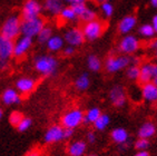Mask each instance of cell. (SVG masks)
<instances>
[{
    "instance_id": "6da1fadb",
    "label": "cell",
    "mask_w": 157,
    "mask_h": 156,
    "mask_svg": "<svg viewBox=\"0 0 157 156\" xmlns=\"http://www.w3.org/2000/svg\"><path fill=\"white\" fill-rule=\"evenodd\" d=\"M35 69L44 76H50L56 72L58 67L57 59L49 55H41L35 58Z\"/></svg>"
},
{
    "instance_id": "7a4b0ae2",
    "label": "cell",
    "mask_w": 157,
    "mask_h": 156,
    "mask_svg": "<svg viewBox=\"0 0 157 156\" xmlns=\"http://www.w3.org/2000/svg\"><path fill=\"white\" fill-rule=\"evenodd\" d=\"M21 33V20L18 16H10L0 28V36L16 39Z\"/></svg>"
},
{
    "instance_id": "3957f363",
    "label": "cell",
    "mask_w": 157,
    "mask_h": 156,
    "mask_svg": "<svg viewBox=\"0 0 157 156\" xmlns=\"http://www.w3.org/2000/svg\"><path fill=\"white\" fill-rule=\"evenodd\" d=\"M45 27V20L40 17L35 19L21 21V35L25 37L33 38L39 35V33Z\"/></svg>"
},
{
    "instance_id": "277c9868",
    "label": "cell",
    "mask_w": 157,
    "mask_h": 156,
    "mask_svg": "<svg viewBox=\"0 0 157 156\" xmlns=\"http://www.w3.org/2000/svg\"><path fill=\"white\" fill-rule=\"evenodd\" d=\"M84 116L85 114L82 109H78V108L70 109L67 113H65L61 117V126L63 128L75 129L80 124L84 123Z\"/></svg>"
},
{
    "instance_id": "5b68a950",
    "label": "cell",
    "mask_w": 157,
    "mask_h": 156,
    "mask_svg": "<svg viewBox=\"0 0 157 156\" xmlns=\"http://www.w3.org/2000/svg\"><path fill=\"white\" fill-rule=\"evenodd\" d=\"M106 29V25L104 24L103 21L100 20H95L86 22L82 27V33H84L85 39L88 40H95V39L99 38L103 33Z\"/></svg>"
},
{
    "instance_id": "8992f818",
    "label": "cell",
    "mask_w": 157,
    "mask_h": 156,
    "mask_svg": "<svg viewBox=\"0 0 157 156\" xmlns=\"http://www.w3.org/2000/svg\"><path fill=\"white\" fill-rule=\"evenodd\" d=\"M130 58L128 56H112L106 60V70L108 72H117L129 66Z\"/></svg>"
},
{
    "instance_id": "52a82bcc",
    "label": "cell",
    "mask_w": 157,
    "mask_h": 156,
    "mask_svg": "<svg viewBox=\"0 0 157 156\" xmlns=\"http://www.w3.org/2000/svg\"><path fill=\"white\" fill-rule=\"evenodd\" d=\"M42 6L37 0H26L22 7V18L24 20L35 19L40 17Z\"/></svg>"
},
{
    "instance_id": "ba28073f",
    "label": "cell",
    "mask_w": 157,
    "mask_h": 156,
    "mask_svg": "<svg viewBox=\"0 0 157 156\" xmlns=\"http://www.w3.org/2000/svg\"><path fill=\"white\" fill-rule=\"evenodd\" d=\"M139 46L140 44L137 37L133 35H126L119 42V50L124 55H132L138 50Z\"/></svg>"
},
{
    "instance_id": "9c48e42d",
    "label": "cell",
    "mask_w": 157,
    "mask_h": 156,
    "mask_svg": "<svg viewBox=\"0 0 157 156\" xmlns=\"http://www.w3.org/2000/svg\"><path fill=\"white\" fill-rule=\"evenodd\" d=\"M63 40H65V42L68 44V46L78 47L85 40L82 30L78 29V28H70V29L66 30L63 33Z\"/></svg>"
},
{
    "instance_id": "30bf717a",
    "label": "cell",
    "mask_w": 157,
    "mask_h": 156,
    "mask_svg": "<svg viewBox=\"0 0 157 156\" xmlns=\"http://www.w3.org/2000/svg\"><path fill=\"white\" fill-rule=\"evenodd\" d=\"M33 46V38L29 37H20V38L15 42L13 47V57L16 58H22L25 55L27 54L29 49Z\"/></svg>"
},
{
    "instance_id": "8fae6325",
    "label": "cell",
    "mask_w": 157,
    "mask_h": 156,
    "mask_svg": "<svg viewBox=\"0 0 157 156\" xmlns=\"http://www.w3.org/2000/svg\"><path fill=\"white\" fill-rule=\"evenodd\" d=\"M63 139V127L61 125H52L45 133L44 141L47 144H54Z\"/></svg>"
},
{
    "instance_id": "7c38bea8",
    "label": "cell",
    "mask_w": 157,
    "mask_h": 156,
    "mask_svg": "<svg viewBox=\"0 0 157 156\" xmlns=\"http://www.w3.org/2000/svg\"><path fill=\"white\" fill-rule=\"evenodd\" d=\"M109 99L115 107L121 108L126 104V93L121 86H114L109 92Z\"/></svg>"
},
{
    "instance_id": "4fadbf2b",
    "label": "cell",
    "mask_w": 157,
    "mask_h": 156,
    "mask_svg": "<svg viewBox=\"0 0 157 156\" xmlns=\"http://www.w3.org/2000/svg\"><path fill=\"white\" fill-rule=\"evenodd\" d=\"M13 40L0 36V60L9 61L10 58L13 56Z\"/></svg>"
},
{
    "instance_id": "5bb4252c",
    "label": "cell",
    "mask_w": 157,
    "mask_h": 156,
    "mask_svg": "<svg viewBox=\"0 0 157 156\" xmlns=\"http://www.w3.org/2000/svg\"><path fill=\"white\" fill-rule=\"evenodd\" d=\"M16 87H17L18 93L22 94V95H27L35 89L36 80L30 77H21L16 83Z\"/></svg>"
},
{
    "instance_id": "9a60e30c",
    "label": "cell",
    "mask_w": 157,
    "mask_h": 156,
    "mask_svg": "<svg viewBox=\"0 0 157 156\" xmlns=\"http://www.w3.org/2000/svg\"><path fill=\"white\" fill-rule=\"evenodd\" d=\"M140 93H142L143 99L146 100V102H149V103L157 102V86L153 81L143 85Z\"/></svg>"
},
{
    "instance_id": "2e32d148",
    "label": "cell",
    "mask_w": 157,
    "mask_h": 156,
    "mask_svg": "<svg viewBox=\"0 0 157 156\" xmlns=\"http://www.w3.org/2000/svg\"><path fill=\"white\" fill-rule=\"evenodd\" d=\"M1 102L7 106L16 105L21 102V97L19 93L13 88H8L1 95Z\"/></svg>"
},
{
    "instance_id": "e0dca14e",
    "label": "cell",
    "mask_w": 157,
    "mask_h": 156,
    "mask_svg": "<svg viewBox=\"0 0 157 156\" xmlns=\"http://www.w3.org/2000/svg\"><path fill=\"white\" fill-rule=\"evenodd\" d=\"M87 150V144L84 141H75L70 143L68 146V155L69 156H84Z\"/></svg>"
},
{
    "instance_id": "ac0fdd59",
    "label": "cell",
    "mask_w": 157,
    "mask_h": 156,
    "mask_svg": "<svg viewBox=\"0 0 157 156\" xmlns=\"http://www.w3.org/2000/svg\"><path fill=\"white\" fill-rule=\"evenodd\" d=\"M136 17L135 16H126L125 18H123L118 25V29L121 31V33H128L135 28L136 26Z\"/></svg>"
},
{
    "instance_id": "d6986e66",
    "label": "cell",
    "mask_w": 157,
    "mask_h": 156,
    "mask_svg": "<svg viewBox=\"0 0 157 156\" xmlns=\"http://www.w3.org/2000/svg\"><path fill=\"white\" fill-rule=\"evenodd\" d=\"M112 139L113 142H115L116 144H125L127 142H129V135H128V132H127L125 128H121V127H118L112 131Z\"/></svg>"
},
{
    "instance_id": "ffe728a7",
    "label": "cell",
    "mask_w": 157,
    "mask_h": 156,
    "mask_svg": "<svg viewBox=\"0 0 157 156\" xmlns=\"http://www.w3.org/2000/svg\"><path fill=\"white\" fill-rule=\"evenodd\" d=\"M153 80V72H151V64L146 63L140 66V72H139L138 81L139 84H147Z\"/></svg>"
},
{
    "instance_id": "44dd1931",
    "label": "cell",
    "mask_w": 157,
    "mask_h": 156,
    "mask_svg": "<svg viewBox=\"0 0 157 156\" xmlns=\"http://www.w3.org/2000/svg\"><path fill=\"white\" fill-rule=\"evenodd\" d=\"M156 133V127L151 122H146L139 127L138 129V138H145V139H149L151 137L155 135Z\"/></svg>"
},
{
    "instance_id": "7402d4cb",
    "label": "cell",
    "mask_w": 157,
    "mask_h": 156,
    "mask_svg": "<svg viewBox=\"0 0 157 156\" xmlns=\"http://www.w3.org/2000/svg\"><path fill=\"white\" fill-rule=\"evenodd\" d=\"M63 0H45V9L52 15H59L63 10Z\"/></svg>"
},
{
    "instance_id": "603a6c76",
    "label": "cell",
    "mask_w": 157,
    "mask_h": 156,
    "mask_svg": "<svg viewBox=\"0 0 157 156\" xmlns=\"http://www.w3.org/2000/svg\"><path fill=\"white\" fill-rule=\"evenodd\" d=\"M63 44H65V40H63V37L58 36V35H52V37L49 39L46 46L47 48L49 49L50 51H59L63 48Z\"/></svg>"
},
{
    "instance_id": "cb8c5ba5",
    "label": "cell",
    "mask_w": 157,
    "mask_h": 156,
    "mask_svg": "<svg viewBox=\"0 0 157 156\" xmlns=\"http://www.w3.org/2000/svg\"><path fill=\"white\" fill-rule=\"evenodd\" d=\"M101 115V111L98 107H93L86 111L84 116V123L85 124H94L97 120V118Z\"/></svg>"
},
{
    "instance_id": "d4e9b609",
    "label": "cell",
    "mask_w": 157,
    "mask_h": 156,
    "mask_svg": "<svg viewBox=\"0 0 157 156\" xmlns=\"http://www.w3.org/2000/svg\"><path fill=\"white\" fill-rule=\"evenodd\" d=\"M89 85H90V79H89L87 72H84L76 78L75 87L78 90H86L89 87Z\"/></svg>"
},
{
    "instance_id": "484cf974",
    "label": "cell",
    "mask_w": 157,
    "mask_h": 156,
    "mask_svg": "<svg viewBox=\"0 0 157 156\" xmlns=\"http://www.w3.org/2000/svg\"><path fill=\"white\" fill-rule=\"evenodd\" d=\"M87 66L91 72H98L101 68V61L96 55H90L87 58Z\"/></svg>"
},
{
    "instance_id": "4316f807",
    "label": "cell",
    "mask_w": 157,
    "mask_h": 156,
    "mask_svg": "<svg viewBox=\"0 0 157 156\" xmlns=\"http://www.w3.org/2000/svg\"><path fill=\"white\" fill-rule=\"evenodd\" d=\"M110 123V118L107 114H101L94 123V127L97 131H104Z\"/></svg>"
},
{
    "instance_id": "83f0119b",
    "label": "cell",
    "mask_w": 157,
    "mask_h": 156,
    "mask_svg": "<svg viewBox=\"0 0 157 156\" xmlns=\"http://www.w3.org/2000/svg\"><path fill=\"white\" fill-rule=\"evenodd\" d=\"M52 37V29L48 26H45L44 29L39 33V35L37 36V39H38V42L40 44H47L49 39Z\"/></svg>"
},
{
    "instance_id": "f1b7e54d",
    "label": "cell",
    "mask_w": 157,
    "mask_h": 156,
    "mask_svg": "<svg viewBox=\"0 0 157 156\" xmlns=\"http://www.w3.org/2000/svg\"><path fill=\"white\" fill-rule=\"evenodd\" d=\"M59 17L60 19L65 21H73L77 18V16H76L75 11L73 10L71 7H66V8H63V10L60 11L59 14Z\"/></svg>"
},
{
    "instance_id": "f546056e",
    "label": "cell",
    "mask_w": 157,
    "mask_h": 156,
    "mask_svg": "<svg viewBox=\"0 0 157 156\" xmlns=\"http://www.w3.org/2000/svg\"><path fill=\"white\" fill-rule=\"evenodd\" d=\"M139 33L142 35L143 37H146V38H151L155 35V30L153 28L151 24H145L143 25L142 27L139 28Z\"/></svg>"
},
{
    "instance_id": "4dcf8cb0",
    "label": "cell",
    "mask_w": 157,
    "mask_h": 156,
    "mask_svg": "<svg viewBox=\"0 0 157 156\" xmlns=\"http://www.w3.org/2000/svg\"><path fill=\"white\" fill-rule=\"evenodd\" d=\"M139 72H140V67L138 65H132V66H129L127 68L126 75L129 79L135 80V79H138Z\"/></svg>"
},
{
    "instance_id": "1f68e13d",
    "label": "cell",
    "mask_w": 157,
    "mask_h": 156,
    "mask_svg": "<svg viewBox=\"0 0 157 156\" xmlns=\"http://www.w3.org/2000/svg\"><path fill=\"white\" fill-rule=\"evenodd\" d=\"M79 18L82 19L85 24H86V22H89V21H93V20H95V19H96V12L91 9V8H88V7H87V8H86V10L82 12V15L80 16Z\"/></svg>"
},
{
    "instance_id": "d6a6232c",
    "label": "cell",
    "mask_w": 157,
    "mask_h": 156,
    "mask_svg": "<svg viewBox=\"0 0 157 156\" xmlns=\"http://www.w3.org/2000/svg\"><path fill=\"white\" fill-rule=\"evenodd\" d=\"M24 115H22V113H20V111H12L11 114H10L9 116V123L11 124L12 126L17 127L19 125V123H20L21 120H22V118H24Z\"/></svg>"
},
{
    "instance_id": "836d02e7",
    "label": "cell",
    "mask_w": 157,
    "mask_h": 156,
    "mask_svg": "<svg viewBox=\"0 0 157 156\" xmlns=\"http://www.w3.org/2000/svg\"><path fill=\"white\" fill-rule=\"evenodd\" d=\"M31 125H33L31 118H29V117H24L22 120L19 123V125L17 126V129H18L19 132H26V131H28V129L30 128Z\"/></svg>"
},
{
    "instance_id": "e575fe53",
    "label": "cell",
    "mask_w": 157,
    "mask_h": 156,
    "mask_svg": "<svg viewBox=\"0 0 157 156\" xmlns=\"http://www.w3.org/2000/svg\"><path fill=\"white\" fill-rule=\"evenodd\" d=\"M101 11L105 17H110L114 12V7L109 1H104L101 2Z\"/></svg>"
},
{
    "instance_id": "d590c367",
    "label": "cell",
    "mask_w": 157,
    "mask_h": 156,
    "mask_svg": "<svg viewBox=\"0 0 157 156\" xmlns=\"http://www.w3.org/2000/svg\"><path fill=\"white\" fill-rule=\"evenodd\" d=\"M134 145L137 150H147V148L149 147V141L145 138H138Z\"/></svg>"
},
{
    "instance_id": "8d00e7d4",
    "label": "cell",
    "mask_w": 157,
    "mask_h": 156,
    "mask_svg": "<svg viewBox=\"0 0 157 156\" xmlns=\"http://www.w3.org/2000/svg\"><path fill=\"white\" fill-rule=\"evenodd\" d=\"M71 8H73V10L75 11L76 16L77 17H80V16L82 15V12L86 10V8H87V6L85 5V3H78V5H75V6H70Z\"/></svg>"
},
{
    "instance_id": "74e56055",
    "label": "cell",
    "mask_w": 157,
    "mask_h": 156,
    "mask_svg": "<svg viewBox=\"0 0 157 156\" xmlns=\"http://www.w3.org/2000/svg\"><path fill=\"white\" fill-rule=\"evenodd\" d=\"M74 135V129L63 128V139H69Z\"/></svg>"
},
{
    "instance_id": "f35d334b",
    "label": "cell",
    "mask_w": 157,
    "mask_h": 156,
    "mask_svg": "<svg viewBox=\"0 0 157 156\" xmlns=\"http://www.w3.org/2000/svg\"><path fill=\"white\" fill-rule=\"evenodd\" d=\"M75 53V47H71V46H67L66 48H63V55L65 56H71Z\"/></svg>"
},
{
    "instance_id": "ab89813d",
    "label": "cell",
    "mask_w": 157,
    "mask_h": 156,
    "mask_svg": "<svg viewBox=\"0 0 157 156\" xmlns=\"http://www.w3.org/2000/svg\"><path fill=\"white\" fill-rule=\"evenodd\" d=\"M87 141L89 144H94L96 142V135H95L94 132H89L87 134Z\"/></svg>"
},
{
    "instance_id": "60d3db41",
    "label": "cell",
    "mask_w": 157,
    "mask_h": 156,
    "mask_svg": "<svg viewBox=\"0 0 157 156\" xmlns=\"http://www.w3.org/2000/svg\"><path fill=\"white\" fill-rule=\"evenodd\" d=\"M67 3H69L70 6H75L78 3H85V0H65Z\"/></svg>"
},
{
    "instance_id": "b9f144b4",
    "label": "cell",
    "mask_w": 157,
    "mask_h": 156,
    "mask_svg": "<svg viewBox=\"0 0 157 156\" xmlns=\"http://www.w3.org/2000/svg\"><path fill=\"white\" fill-rule=\"evenodd\" d=\"M9 66V61H6V60H0V69L1 70H5V69L8 68Z\"/></svg>"
},
{
    "instance_id": "7bdbcfd3",
    "label": "cell",
    "mask_w": 157,
    "mask_h": 156,
    "mask_svg": "<svg viewBox=\"0 0 157 156\" xmlns=\"http://www.w3.org/2000/svg\"><path fill=\"white\" fill-rule=\"evenodd\" d=\"M40 154H41V152H40L39 150H30L26 156H40Z\"/></svg>"
},
{
    "instance_id": "ee69618b",
    "label": "cell",
    "mask_w": 157,
    "mask_h": 156,
    "mask_svg": "<svg viewBox=\"0 0 157 156\" xmlns=\"http://www.w3.org/2000/svg\"><path fill=\"white\" fill-rule=\"evenodd\" d=\"M151 72H153V79L157 77V64H151Z\"/></svg>"
},
{
    "instance_id": "f6af8a7d",
    "label": "cell",
    "mask_w": 157,
    "mask_h": 156,
    "mask_svg": "<svg viewBox=\"0 0 157 156\" xmlns=\"http://www.w3.org/2000/svg\"><path fill=\"white\" fill-rule=\"evenodd\" d=\"M151 26L154 28L155 33H157V15H155L153 17V20H151Z\"/></svg>"
},
{
    "instance_id": "bcb514c9",
    "label": "cell",
    "mask_w": 157,
    "mask_h": 156,
    "mask_svg": "<svg viewBox=\"0 0 157 156\" xmlns=\"http://www.w3.org/2000/svg\"><path fill=\"white\" fill-rule=\"evenodd\" d=\"M134 156H149V153L147 150H137V153Z\"/></svg>"
},
{
    "instance_id": "7dc6e473",
    "label": "cell",
    "mask_w": 157,
    "mask_h": 156,
    "mask_svg": "<svg viewBox=\"0 0 157 156\" xmlns=\"http://www.w3.org/2000/svg\"><path fill=\"white\" fill-rule=\"evenodd\" d=\"M128 147H129V142H127V143H125V144H121V150H127Z\"/></svg>"
},
{
    "instance_id": "c3c4849f",
    "label": "cell",
    "mask_w": 157,
    "mask_h": 156,
    "mask_svg": "<svg viewBox=\"0 0 157 156\" xmlns=\"http://www.w3.org/2000/svg\"><path fill=\"white\" fill-rule=\"evenodd\" d=\"M151 3L153 7H156L157 8V0H151Z\"/></svg>"
},
{
    "instance_id": "681fc988",
    "label": "cell",
    "mask_w": 157,
    "mask_h": 156,
    "mask_svg": "<svg viewBox=\"0 0 157 156\" xmlns=\"http://www.w3.org/2000/svg\"><path fill=\"white\" fill-rule=\"evenodd\" d=\"M2 116H3V111H2V109H1V107H0V120H1Z\"/></svg>"
},
{
    "instance_id": "f907efd6",
    "label": "cell",
    "mask_w": 157,
    "mask_h": 156,
    "mask_svg": "<svg viewBox=\"0 0 157 156\" xmlns=\"http://www.w3.org/2000/svg\"><path fill=\"white\" fill-rule=\"evenodd\" d=\"M153 47H154L155 49H157V40H155L154 44H153Z\"/></svg>"
},
{
    "instance_id": "816d5d0a",
    "label": "cell",
    "mask_w": 157,
    "mask_h": 156,
    "mask_svg": "<svg viewBox=\"0 0 157 156\" xmlns=\"http://www.w3.org/2000/svg\"><path fill=\"white\" fill-rule=\"evenodd\" d=\"M153 83H154V84H155V85H156V86H157V77H155L154 79H153Z\"/></svg>"
},
{
    "instance_id": "f5cc1de1",
    "label": "cell",
    "mask_w": 157,
    "mask_h": 156,
    "mask_svg": "<svg viewBox=\"0 0 157 156\" xmlns=\"http://www.w3.org/2000/svg\"><path fill=\"white\" fill-rule=\"evenodd\" d=\"M86 156H98V155H96V154H88V155H86Z\"/></svg>"
},
{
    "instance_id": "db71d44e",
    "label": "cell",
    "mask_w": 157,
    "mask_h": 156,
    "mask_svg": "<svg viewBox=\"0 0 157 156\" xmlns=\"http://www.w3.org/2000/svg\"><path fill=\"white\" fill-rule=\"evenodd\" d=\"M97 1H100V2H104V1H109V0H97Z\"/></svg>"
},
{
    "instance_id": "11a10c76",
    "label": "cell",
    "mask_w": 157,
    "mask_h": 156,
    "mask_svg": "<svg viewBox=\"0 0 157 156\" xmlns=\"http://www.w3.org/2000/svg\"><path fill=\"white\" fill-rule=\"evenodd\" d=\"M156 55H157V49H156Z\"/></svg>"
}]
</instances>
